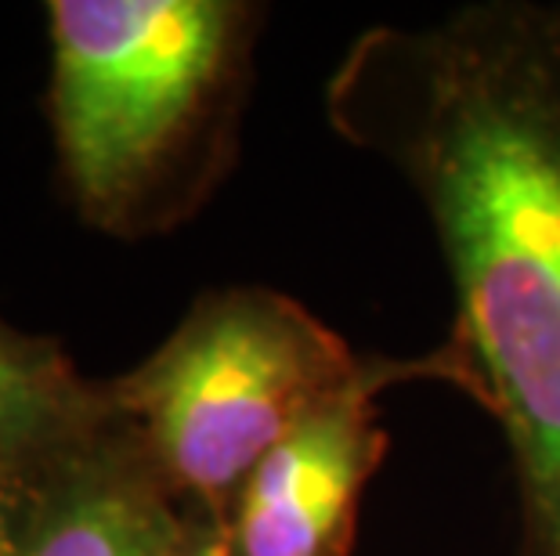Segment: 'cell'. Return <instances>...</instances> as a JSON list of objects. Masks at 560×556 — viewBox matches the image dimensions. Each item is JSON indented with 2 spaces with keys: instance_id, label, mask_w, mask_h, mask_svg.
<instances>
[{
  "instance_id": "1",
  "label": "cell",
  "mask_w": 560,
  "mask_h": 556,
  "mask_svg": "<svg viewBox=\"0 0 560 556\" xmlns=\"http://www.w3.org/2000/svg\"><path fill=\"white\" fill-rule=\"evenodd\" d=\"M326 120L427 210L456 340L514 456L524 556H560V0L359 33Z\"/></svg>"
},
{
  "instance_id": "2",
  "label": "cell",
  "mask_w": 560,
  "mask_h": 556,
  "mask_svg": "<svg viewBox=\"0 0 560 556\" xmlns=\"http://www.w3.org/2000/svg\"><path fill=\"white\" fill-rule=\"evenodd\" d=\"M257 4L51 0V123L73 203L141 235L185 217L232 156Z\"/></svg>"
},
{
  "instance_id": "5",
  "label": "cell",
  "mask_w": 560,
  "mask_h": 556,
  "mask_svg": "<svg viewBox=\"0 0 560 556\" xmlns=\"http://www.w3.org/2000/svg\"><path fill=\"white\" fill-rule=\"evenodd\" d=\"M188 520L192 510L109 405L66 456L26 556H171Z\"/></svg>"
},
{
  "instance_id": "4",
  "label": "cell",
  "mask_w": 560,
  "mask_h": 556,
  "mask_svg": "<svg viewBox=\"0 0 560 556\" xmlns=\"http://www.w3.org/2000/svg\"><path fill=\"white\" fill-rule=\"evenodd\" d=\"M412 380H445L485 409L481 380L456 336L416 358H365L362 372L246 477L229 517L235 556H351L362 495L390 448L376 398Z\"/></svg>"
},
{
  "instance_id": "8",
  "label": "cell",
  "mask_w": 560,
  "mask_h": 556,
  "mask_svg": "<svg viewBox=\"0 0 560 556\" xmlns=\"http://www.w3.org/2000/svg\"><path fill=\"white\" fill-rule=\"evenodd\" d=\"M171 556H235V549H232L229 531L221 524H213V520L202 513H192L185 539L177 542V549Z\"/></svg>"
},
{
  "instance_id": "7",
  "label": "cell",
  "mask_w": 560,
  "mask_h": 556,
  "mask_svg": "<svg viewBox=\"0 0 560 556\" xmlns=\"http://www.w3.org/2000/svg\"><path fill=\"white\" fill-rule=\"evenodd\" d=\"M73 445L44 456L0 459V556H26L33 531L44 517L47 495H51L58 470L73 452Z\"/></svg>"
},
{
  "instance_id": "6",
  "label": "cell",
  "mask_w": 560,
  "mask_h": 556,
  "mask_svg": "<svg viewBox=\"0 0 560 556\" xmlns=\"http://www.w3.org/2000/svg\"><path fill=\"white\" fill-rule=\"evenodd\" d=\"M105 416V383L83 380L55 340L0 322V459L58 452Z\"/></svg>"
},
{
  "instance_id": "3",
  "label": "cell",
  "mask_w": 560,
  "mask_h": 556,
  "mask_svg": "<svg viewBox=\"0 0 560 556\" xmlns=\"http://www.w3.org/2000/svg\"><path fill=\"white\" fill-rule=\"evenodd\" d=\"M362 365L301 300L268 286H229L199 297L135 372L105 383V394L166 488L229 531L254 466Z\"/></svg>"
}]
</instances>
